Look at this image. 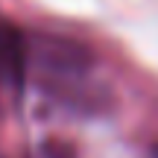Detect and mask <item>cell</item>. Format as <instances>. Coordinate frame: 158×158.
Instances as JSON below:
<instances>
[{
    "label": "cell",
    "instance_id": "obj_1",
    "mask_svg": "<svg viewBox=\"0 0 158 158\" xmlns=\"http://www.w3.org/2000/svg\"><path fill=\"white\" fill-rule=\"evenodd\" d=\"M23 79V41L15 27L0 21V82L18 85Z\"/></svg>",
    "mask_w": 158,
    "mask_h": 158
}]
</instances>
